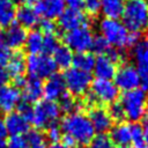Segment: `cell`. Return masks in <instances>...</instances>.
Listing matches in <instances>:
<instances>
[{
  "mask_svg": "<svg viewBox=\"0 0 148 148\" xmlns=\"http://www.w3.org/2000/svg\"><path fill=\"white\" fill-rule=\"evenodd\" d=\"M60 130L61 133L71 138L75 145H88L95 136V130L88 116L80 111L66 114L61 120Z\"/></svg>",
  "mask_w": 148,
  "mask_h": 148,
  "instance_id": "cell-1",
  "label": "cell"
},
{
  "mask_svg": "<svg viewBox=\"0 0 148 148\" xmlns=\"http://www.w3.org/2000/svg\"><path fill=\"white\" fill-rule=\"evenodd\" d=\"M99 31L101 36L109 43V45L113 49H123L127 46H133L139 37L136 34H132L127 30L124 23L116 18H106L104 17L99 22Z\"/></svg>",
  "mask_w": 148,
  "mask_h": 148,
  "instance_id": "cell-2",
  "label": "cell"
},
{
  "mask_svg": "<svg viewBox=\"0 0 148 148\" xmlns=\"http://www.w3.org/2000/svg\"><path fill=\"white\" fill-rule=\"evenodd\" d=\"M121 17L127 30L139 35L148 28V0H126Z\"/></svg>",
  "mask_w": 148,
  "mask_h": 148,
  "instance_id": "cell-3",
  "label": "cell"
},
{
  "mask_svg": "<svg viewBox=\"0 0 148 148\" xmlns=\"http://www.w3.org/2000/svg\"><path fill=\"white\" fill-rule=\"evenodd\" d=\"M119 104L123 108L124 116L132 123H136L140 120L148 108V96L143 89H134L130 91H125L121 97Z\"/></svg>",
  "mask_w": 148,
  "mask_h": 148,
  "instance_id": "cell-4",
  "label": "cell"
},
{
  "mask_svg": "<svg viewBox=\"0 0 148 148\" xmlns=\"http://www.w3.org/2000/svg\"><path fill=\"white\" fill-rule=\"evenodd\" d=\"M60 112L61 111L58 103L46 99L37 102L35 106H32L29 123H31L38 130H46L57 123L60 117Z\"/></svg>",
  "mask_w": 148,
  "mask_h": 148,
  "instance_id": "cell-5",
  "label": "cell"
},
{
  "mask_svg": "<svg viewBox=\"0 0 148 148\" xmlns=\"http://www.w3.org/2000/svg\"><path fill=\"white\" fill-rule=\"evenodd\" d=\"M142 127L135 123H118L111 128L109 136L113 145L125 147L131 143L142 142Z\"/></svg>",
  "mask_w": 148,
  "mask_h": 148,
  "instance_id": "cell-6",
  "label": "cell"
},
{
  "mask_svg": "<svg viewBox=\"0 0 148 148\" xmlns=\"http://www.w3.org/2000/svg\"><path fill=\"white\" fill-rule=\"evenodd\" d=\"M27 72L31 79H47L56 74L57 66L49 54H30L25 59Z\"/></svg>",
  "mask_w": 148,
  "mask_h": 148,
  "instance_id": "cell-7",
  "label": "cell"
},
{
  "mask_svg": "<svg viewBox=\"0 0 148 148\" xmlns=\"http://www.w3.org/2000/svg\"><path fill=\"white\" fill-rule=\"evenodd\" d=\"M65 88L69 91L72 96H82L84 95L91 84V74L71 67L66 69L62 76Z\"/></svg>",
  "mask_w": 148,
  "mask_h": 148,
  "instance_id": "cell-8",
  "label": "cell"
},
{
  "mask_svg": "<svg viewBox=\"0 0 148 148\" xmlns=\"http://www.w3.org/2000/svg\"><path fill=\"white\" fill-rule=\"evenodd\" d=\"M95 104H109L111 105L119 97V89L111 80L96 79L90 84V92L88 94Z\"/></svg>",
  "mask_w": 148,
  "mask_h": 148,
  "instance_id": "cell-9",
  "label": "cell"
},
{
  "mask_svg": "<svg viewBox=\"0 0 148 148\" xmlns=\"http://www.w3.org/2000/svg\"><path fill=\"white\" fill-rule=\"evenodd\" d=\"M92 39H94V35L88 25L76 28L72 31L66 32L64 36L65 45L72 52L75 51L76 53L87 52L91 47Z\"/></svg>",
  "mask_w": 148,
  "mask_h": 148,
  "instance_id": "cell-10",
  "label": "cell"
},
{
  "mask_svg": "<svg viewBox=\"0 0 148 148\" xmlns=\"http://www.w3.org/2000/svg\"><path fill=\"white\" fill-rule=\"evenodd\" d=\"M114 84L118 89L124 91H130L138 89L141 84L140 75L136 67L132 64H123L116 71L114 74Z\"/></svg>",
  "mask_w": 148,
  "mask_h": 148,
  "instance_id": "cell-11",
  "label": "cell"
},
{
  "mask_svg": "<svg viewBox=\"0 0 148 148\" xmlns=\"http://www.w3.org/2000/svg\"><path fill=\"white\" fill-rule=\"evenodd\" d=\"M133 58L139 72L141 86L148 91V37L139 39L133 45Z\"/></svg>",
  "mask_w": 148,
  "mask_h": 148,
  "instance_id": "cell-12",
  "label": "cell"
},
{
  "mask_svg": "<svg viewBox=\"0 0 148 148\" xmlns=\"http://www.w3.org/2000/svg\"><path fill=\"white\" fill-rule=\"evenodd\" d=\"M6 131L12 136H22L29 132V120L17 111H12L3 119Z\"/></svg>",
  "mask_w": 148,
  "mask_h": 148,
  "instance_id": "cell-13",
  "label": "cell"
},
{
  "mask_svg": "<svg viewBox=\"0 0 148 148\" xmlns=\"http://www.w3.org/2000/svg\"><path fill=\"white\" fill-rule=\"evenodd\" d=\"M87 25V16L80 9H65L59 16V27L65 32Z\"/></svg>",
  "mask_w": 148,
  "mask_h": 148,
  "instance_id": "cell-14",
  "label": "cell"
},
{
  "mask_svg": "<svg viewBox=\"0 0 148 148\" xmlns=\"http://www.w3.org/2000/svg\"><path fill=\"white\" fill-rule=\"evenodd\" d=\"M95 132H98L99 134H105V132L110 131L112 128V118L110 117L108 110L103 108H91L89 116H88Z\"/></svg>",
  "mask_w": 148,
  "mask_h": 148,
  "instance_id": "cell-15",
  "label": "cell"
},
{
  "mask_svg": "<svg viewBox=\"0 0 148 148\" xmlns=\"http://www.w3.org/2000/svg\"><path fill=\"white\" fill-rule=\"evenodd\" d=\"M21 99L20 90L12 84H3L0 87V110L2 112H12L17 108Z\"/></svg>",
  "mask_w": 148,
  "mask_h": 148,
  "instance_id": "cell-16",
  "label": "cell"
},
{
  "mask_svg": "<svg viewBox=\"0 0 148 148\" xmlns=\"http://www.w3.org/2000/svg\"><path fill=\"white\" fill-rule=\"evenodd\" d=\"M65 90L66 88L62 76L58 74H53L52 76L47 77L45 83H43V96L46 101L56 102L57 99H60V97L65 94Z\"/></svg>",
  "mask_w": 148,
  "mask_h": 148,
  "instance_id": "cell-17",
  "label": "cell"
},
{
  "mask_svg": "<svg viewBox=\"0 0 148 148\" xmlns=\"http://www.w3.org/2000/svg\"><path fill=\"white\" fill-rule=\"evenodd\" d=\"M35 9L37 10L39 16H43L46 20L59 18V16L65 10L64 0H40Z\"/></svg>",
  "mask_w": 148,
  "mask_h": 148,
  "instance_id": "cell-18",
  "label": "cell"
},
{
  "mask_svg": "<svg viewBox=\"0 0 148 148\" xmlns=\"http://www.w3.org/2000/svg\"><path fill=\"white\" fill-rule=\"evenodd\" d=\"M27 31L18 24H10L3 32V44L8 49H20L24 45Z\"/></svg>",
  "mask_w": 148,
  "mask_h": 148,
  "instance_id": "cell-19",
  "label": "cell"
},
{
  "mask_svg": "<svg viewBox=\"0 0 148 148\" xmlns=\"http://www.w3.org/2000/svg\"><path fill=\"white\" fill-rule=\"evenodd\" d=\"M15 20L17 21V24L24 29L35 28L37 24H39V15L37 10L29 5H22L16 9Z\"/></svg>",
  "mask_w": 148,
  "mask_h": 148,
  "instance_id": "cell-20",
  "label": "cell"
},
{
  "mask_svg": "<svg viewBox=\"0 0 148 148\" xmlns=\"http://www.w3.org/2000/svg\"><path fill=\"white\" fill-rule=\"evenodd\" d=\"M94 73L97 76V79H103V80H111L117 71L116 62L110 59L108 56H98L95 58V64H94Z\"/></svg>",
  "mask_w": 148,
  "mask_h": 148,
  "instance_id": "cell-21",
  "label": "cell"
},
{
  "mask_svg": "<svg viewBox=\"0 0 148 148\" xmlns=\"http://www.w3.org/2000/svg\"><path fill=\"white\" fill-rule=\"evenodd\" d=\"M22 96L24 98V102L27 103H35L38 102V99L43 96V83L40 80L37 79H29L25 81L24 86L22 87Z\"/></svg>",
  "mask_w": 148,
  "mask_h": 148,
  "instance_id": "cell-22",
  "label": "cell"
},
{
  "mask_svg": "<svg viewBox=\"0 0 148 148\" xmlns=\"http://www.w3.org/2000/svg\"><path fill=\"white\" fill-rule=\"evenodd\" d=\"M6 65H7L6 71L8 75H10L13 79L24 76V73L27 71V65H25V58L21 52L13 53Z\"/></svg>",
  "mask_w": 148,
  "mask_h": 148,
  "instance_id": "cell-23",
  "label": "cell"
},
{
  "mask_svg": "<svg viewBox=\"0 0 148 148\" xmlns=\"http://www.w3.org/2000/svg\"><path fill=\"white\" fill-rule=\"evenodd\" d=\"M53 61L57 67L61 69H68L71 68V65L73 64V52L66 46V45H59L54 52L52 53Z\"/></svg>",
  "mask_w": 148,
  "mask_h": 148,
  "instance_id": "cell-24",
  "label": "cell"
},
{
  "mask_svg": "<svg viewBox=\"0 0 148 148\" xmlns=\"http://www.w3.org/2000/svg\"><path fill=\"white\" fill-rule=\"evenodd\" d=\"M124 0H101V12L106 18L118 20L124 9Z\"/></svg>",
  "mask_w": 148,
  "mask_h": 148,
  "instance_id": "cell-25",
  "label": "cell"
},
{
  "mask_svg": "<svg viewBox=\"0 0 148 148\" xmlns=\"http://www.w3.org/2000/svg\"><path fill=\"white\" fill-rule=\"evenodd\" d=\"M43 43L44 35L38 30H32L27 34L24 46L30 54H40L43 53Z\"/></svg>",
  "mask_w": 148,
  "mask_h": 148,
  "instance_id": "cell-26",
  "label": "cell"
},
{
  "mask_svg": "<svg viewBox=\"0 0 148 148\" xmlns=\"http://www.w3.org/2000/svg\"><path fill=\"white\" fill-rule=\"evenodd\" d=\"M16 8L12 0H0V27H9L15 20Z\"/></svg>",
  "mask_w": 148,
  "mask_h": 148,
  "instance_id": "cell-27",
  "label": "cell"
},
{
  "mask_svg": "<svg viewBox=\"0 0 148 148\" xmlns=\"http://www.w3.org/2000/svg\"><path fill=\"white\" fill-rule=\"evenodd\" d=\"M95 64V57L89 52H81L76 53L73 57V67L83 72L90 73V71L94 68Z\"/></svg>",
  "mask_w": 148,
  "mask_h": 148,
  "instance_id": "cell-28",
  "label": "cell"
},
{
  "mask_svg": "<svg viewBox=\"0 0 148 148\" xmlns=\"http://www.w3.org/2000/svg\"><path fill=\"white\" fill-rule=\"evenodd\" d=\"M59 108H60V111H64V112H67L68 113H72V112H75L77 111L76 109L79 108L80 103L74 98V96L69 95V94H64L60 99H59Z\"/></svg>",
  "mask_w": 148,
  "mask_h": 148,
  "instance_id": "cell-29",
  "label": "cell"
},
{
  "mask_svg": "<svg viewBox=\"0 0 148 148\" xmlns=\"http://www.w3.org/2000/svg\"><path fill=\"white\" fill-rule=\"evenodd\" d=\"M29 148H47L45 143V138L39 131H31L25 138Z\"/></svg>",
  "mask_w": 148,
  "mask_h": 148,
  "instance_id": "cell-30",
  "label": "cell"
},
{
  "mask_svg": "<svg viewBox=\"0 0 148 148\" xmlns=\"http://www.w3.org/2000/svg\"><path fill=\"white\" fill-rule=\"evenodd\" d=\"M92 51L99 56H106L109 53V51L111 50V46L109 45V43L104 39V37H102L101 35L95 36L91 43V47Z\"/></svg>",
  "mask_w": 148,
  "mask_h": 148,
  "instance_id": "cell-31",
  "label": "cell"
},
{
  "mask_svg": "<svg viewBox=\"0 0 148 148\" xmlns=\"http://www.w3.org/2000/svg\"><path fill=\"white\" fill-rule=\"evenodd\" d=\"M89 148H114L113 142L106 134H97L88 143Z\"/></svg>",
  "mask_w": 148,
  "mask_h": 148,
  "instance_id": "cell-32",
  "label": "cell"
},
{
  "mask_svg": "<svg viewBox=\"0 0 148 148\" xmlns=\"http://www.w3.org/2000/svg\"><path fill=\"white\" fill-rule=\"evenodd\" d=\"M58 46H59V44H58L56 35H51V36L44 35V43H43V53L44 54L53 53Z\"/></svg>",
  "mask_w": 148,
  "mask_h": 148,
  "instance_id": "cell-33",
  "label": "cell"
},
{
  "mask_svg": "<svg viewBox=\"0 0 148 148\" xmlns=\"http://www.w3.org/2000/svg\"><path fill=\"white\" fill-rule=\"evenodd\" d=\"M39 27H40V32H42L43 35H45V36L56 35L57 25H56L54 21L43 18V21H40V22H39Z\"/></svg>",
  "mask_w": 148,
  "mask_h": 148,
  "instance_id": "cell-34",
  "label": "cell"
},
{
  "mask_svg": "<svg viewBox=\"0 0 148 148\" xmlns=\"http://www.w3.org/2000/svg\"><path fill=\"white\" fill-rule=\"evenodd\" d=\"M110 117L112 118V120H117V121H120L125 118L124 116V111H123V108L121 105L119 104V102H114L110 105V109L108 110Z\"/></svg>",
  "mask_w": 148,
  "mask_h": 148,
  "instance_id": "cell-35",
  "label": "cell"
},
{
  "mask_svg": "<svg viewBox=\"0 0 148 148\" xmlns=\"http://www.w3.org/2000/svg\"><path fill=\"white\" fill-rule=\"evenodd\" d=\"M61 135H62L61 130H60V127L57 126L56 124L46 128V138H47L52 143L59 142V140L61 139Z\"/></svg>",
  "mask_w": 148,
  "mask_h": 148,
  "instance_id": "cell-36",
  "label": "cell"
},
{
  "mask_svg": "<svg viewBox=\"0 0 148 148\" xmlns=\"http://www.w3.org/2000/svg\"><path fill=\"white\" fill-rule=\"evenodd\" d=\"M83 7L90 15H96L101 12V0H83Z\"/></svg>",
  "mask_w": 148,
  "mask_h": 148,
  "instance_id": "cell-37",
  "label": "cell"
},
{
  "mask_svg": "<svg viewBox=\"0 0 148 148\" xmlns=\"http://www.w3.org/2000/svg\"><path fill=\"white\" fill-rule=\"evenodd\" d=\"M6 148H29L28 142L25 140V138L23 136H12L8 142Z\"/></svg>",
  "mask_w": 148,
  "mask_h": 148,
  "instance_id": "cell-38",
  "label": "cell"
},
{
  "mask_svg": "<svg viewBox=\"0 0 148 148\" xmlns=\"http://www.w3.org/2000/svg\"><path fill=\"white\" fill-rule=\"evenodd\" d=\"M10 49H8L2 42H0V66L3 67L10 58Z\"/></svg>",
  "mask_w": 148,
  "mask_h": 148,
  "instance_id": "cell-39",
  "label": "cell"
},
{
  "mask_svg": "<svg viewBox=\"0 0 148 148\" xmlns=\"http://www.w3.org/2000/svg\"><path fill=\"white\" fill-rule=\"evenodd\" d=\"M31 110H32V106L30 105V103L20 102L18 105H17V112L21 113L23 117H25L28 120H29V117L31 114Z\"/></svg>",
  "mask_w": 148,
  "mask_h": 148,
  "instance_id": "cell-40",
  "label": "cell"
},
{
  "mask_svg": "<svg viewBox=\"0 0 148 148\" xmlns=\"http://www.w3.org/2000/svg\"><path fill=\"white\" fill-rule=\"evenodd\" d=\"M64 3L69 9H81L83 7V0H64Z\"/></svg>",
  "mask_w": 148,
  "mask_h": 148,
  "instance_id": "cell-41",
  "label": "cell"
},
{
  "mask_svg": "<svg viewBox=\"0 0 148 148\" xmlns=\"http://www.w3.org/2000/svg\"><path fill=\"white\" fill-rule=\"evenodd\" d=\"M8 77H9V75H8L7 71H6L3 67L0 66V87L3 86V84H7Z\"/></svg>",
  "mask_w": 148,
  "mask_h": 148,
  "instance_id": "cell-42",
  "label": "cell"
},
{
  "mask_svg": "<svg viewBox=\"0 0 148 148\" xmlns=\"http://www.w3.org/2000/svg\"><path fill=\"white\" fill-rule=\"evenodd\" d=\"M7 134V131H6V126H5V123L2 119H0V138H5Z\"/></svg>",
  "mask_w": 148,
  "mask_h": 148,
  "instance_id": "cell-43",
  "label": "cell"
},
{
  "mask_svg": "<svg viewBox=\"0 0 148 148\" xmlns=\"http://www.w3.org/2000/svg\"><path fill=\"white\" fill-rule=\"evenodd\" d=\"M47 148H69V147H67L62 142H54V143H51Z\"/></svg>",
  "mask_w": 148,
  "mask_h": 148,
  "instance_id": "cell-44",
  "label": "cell"
},
{
  "mask_svg": "<svg viewBox=\"0 0 148 148\" xmlns=\"http://www.w3.org/2000/svg\"><path fill=\"white\" fill-rule=\"evenodd\" d=\"M142 142L148 146V128L143 130V133H142Z\"/></svg>",
  "mask_w": 148,
  "mask_h": 148,
  "instance_id": "cell-45",
  "label": "cell"
},
{
  "mask_svg": "<svg viewBox=\"0 0 148 148\" xmlns=\"http://www.w3.org/2000/svg\"><path fill=\"white\" fill-rule=\"evenodd\" d=\"M141 119H142V121H143L146 128H148V108H147V110L145 111V113H143V116H142Z\"/></svg>",
  "mask_w": 148,
  "mask_h": 148,
  "instance_id": "cell-46",
  "label": "cell"
},
{
  "mask_svg": "<svg viewBox=\"0 0 148 148\" xmlns=\"http://www.w3.org/2000/svg\"><path fill=\"white\" fill-rule=\"evenodd\" d=\"M134 148H148V146H146L143 142H139V143H134L133 145Z\"/></svg>",
  "mask_w": 148,
  "mask_h": 148,
  "instance_id": "cell-47",
  "label": "cell"
},
{
  "mask_svg": "<svg viewBox=\"0 0 148 148\" xmlns=\"http://www.w3.org/2000/svg\"><path fill=\"white\" fill-rule=\"evenodd\" d=\"M7 146V141L5 138H0V148H6Z\"/></svg>",
  "mask_w": 148,
  "mask_h": 148,
  "instance_id": "cell-48",
  "label": "cell"
},
{
  "mask_svg": "<svg viewBox=\"0 0 148 148\" xmlns=\"http://www.w3.org/2000/svg\"><path fill=\"white\" fill-rule=\"evenodd\" d=\"M24 1H25V3H27V5H29V6H30V5H37L40 0H24Z\"/></svg>",
  "mask_w": 148,
  "mask_h": 148,
  "instance_id": "cell-49",
  "label": "cell"
},
{
  "mask_svg": "<svg viewBox=\"0 0 148 148\" xmlns=\"http://www.w3.org/2000/svg\"><path fill=\"white\" fill-rule=\"evenodd\" d=\"M119 148H134L133 146H125V147H119Z\"/></svg>",
  "mask_w": 148,
  "mask_h": 148,
  "instance_id": "cell-50",
  "label": "cell"
},
{
  "mask_svg": "<svg viewBox=\"0 0 148 148\" xmlns=\"http://www.w3.org/2000/svg\"><path fill=\"white\" fill-rule=\"evenodd\" d=\"M0 36H1V28H0Z\"/></svg>",
  "mask_w": 148,
  "mask_h": 148,
  "instance_id": "cell-51",
  "label": "cell"
},
{
  "mask_svg": "<svg viewBox=\"0 0 148 148\" xmlns=\"http://www.w3.org/2000/svg\"><path fill=\"white\" fill-rule=\"evenodd\" d=\"M77 148H82V147H77Z\"/></svg>",
  "mask_w": 148,
  "mask_h": 148,
  "instance_id": "cell-52",
  "label": "cell"
}]
</instances>
